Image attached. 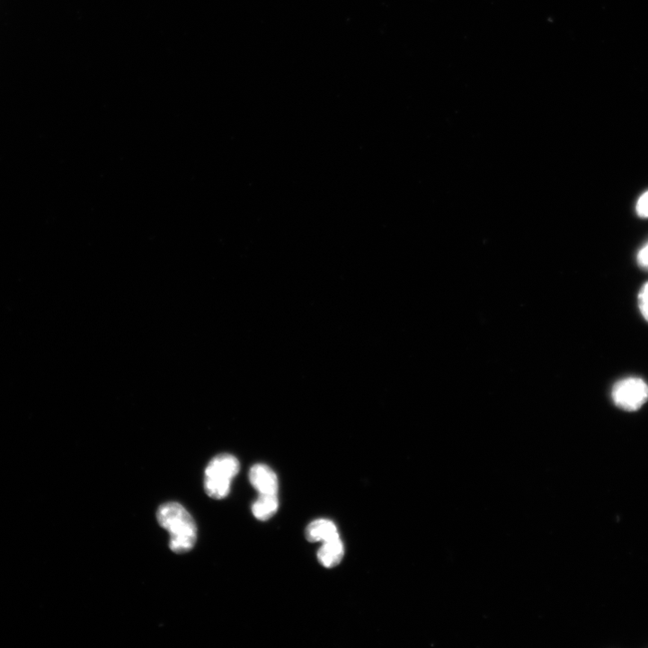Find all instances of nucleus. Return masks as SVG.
Segmentation results:
<instances>
[{
	"mask_svg": "<svg viewBox=\"0 0 648 648\" xmlns=\"http://www.w3.org/2000/svg\"><path fill=\"white\" fill-rule=\"evenodd\" d=\"M157 519L160 525L170 533V548L174 553H187L194 547L198 537L197 525L182 504H163L158 510Z\"/></svg>",
	"mask_w": 648,
	"mask_h": 648,
	"instance_id": "nucleus-1",
	"label": "nucleus"
},
{
	"mask_svg": "<svg viewBox=\"0 0 648 648\" xmlns=\"http://www.w3.org/2000/svg\"><path fill=\"white\" fill-rule=\"evenodd\" d=\"M239 470L240 463L232 455L222 454L213 458L205 471L204 486L208 495L217 500L226 498Z\"/></svg>",
	"mask_w": 648,
	"mask_h": 648,
	"instance_id": "nucleus-2",
	"label": "nucleus"
},
{
	"mask_svg": "<svg viewBox=\"0 0 648 648\" xmlns=\"http://www.w3.org/2000/svg\"><path fill=\"white\" fill-rule=\"evenodd\" d=\"M611 395L617 407L635 412L648 401V386L640 378L628 377L615 384Z\"/></svg>",
	"mask_w": 648,
	"mask_h": 648,
	"instance_id": "nucleus-3",
	"label": "nucleus"
},
{
	"mask_svg": "<svg viewBox=\"0 0 648 648\" xmlns=\"http://www.w3.org/2000/svg\"><path fill=\"white\" fill-rule=\"evenodd\" d=\"M252 485L260 494H277L279 479L276 473L267 465H254L249 474Z\"/></svg>",
	"mask_w": 648,
	"mask_h": 648,
	"instance_id": "nucleus-4",
	"label": "nucleus"
},
{
	"mask_svg": "<svg viewBox=\"0 0 648 648\" xmlns=\"http://www.w3.org/2000/svg\"><path fill=\"white\" fill-rule=\"evenodd\" d=\"M306 537L309 542H322L339 537L336 525L330 519H320L311 522L306 529Z\"/></svg>",
	"mask_w": 648,
	"mask_h": 648,
	"instance_id": "nucleus-5",
	"label": "nucleus"
},
{
	"mask_svg": "<svg viewBox=\"0 0 648 648\" xmlns=\"http://www.w3.org/2000/svg\"><path fill=\"white\" fill-rule=\"evenodd\" d=\"M344 553V545L339 537L323 543L317 553V557L324 567L333 568L342 562Z\"/></svg>",
	"mask_w": 648,
	"mask_h": 648,
	"instance_id": "nucleus-6",
	"label": "nucleus"
},
{
	"mask_svg": "<svg viewBox=\"0 0 648 648\" xmlns=\"http://www.w3.org/2000/svg\"><path fill=\"white\" fill-rule=\"evenodd\" d=\"M279 506L277 494H260L253 504V513L260 520H268L275 515Z\"/></svg>",
	"mask_w": 648,
	"mask_h": 648,
	"instance_id": "nucleus-7",
	"label": "nucleus"
},
{
	"mask_svg": "<svg viewBox=\"0 0 648 648\" xmlns=\"http://www.w3.org/2000/svg\"><path fill=\"white\" fill-rule=\"evenodd\" d=\"M638 306L643 317L648 322V282L643 286L638 295Z\"/></svg>",
	"mask_w": 648,
	"mask_h": 648,
	"instance_id": "nucleus-8",
	"label": "nucleus"
},
{
	"mask_svg": "<svg viewBox=\"0 0 648 648\" xmlns=\"http://www.w3.org/2000/svg\"><path fill=\"white\" fill-rule=\"evenodd\" d=\"M635 211L640 217L648 218V191L639 198Z\"/></svg>",
	"mask_w": 648,
	"mask_h": 648,
	"instance_id": "nucleus-9",
	"label": "nucleus"
},
{
	"mask_svg": "<svg viewBox=\"0 0 648 648\" xmlns=\"http://www.w3.org/2000/svg\"><path fill=\"white\" fill-rule=\"evenodd\" d=\"M636 259L639 267L648 271V244L639 251Z\"/></svg>",
	"mask_w": 648,
	"mask_h": 648,
	"instance_id": "nucleus-10",
	"label": "nucleus"
}]
</instances>
